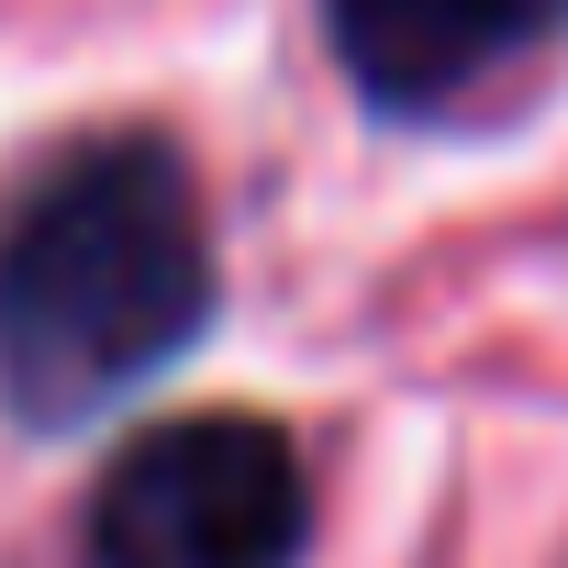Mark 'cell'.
<instances>
[{
    "label": "cell",
    "instance_id": "7a4b0ae2",
    "mask_svg": "<svg viewBox=\"0 0 568 568\" xmlns=\"http://www.w3.org/2000/svg\"><path fill=\"white\" fill-rule=\"evenodd\" d=\"M313 479L267 413H179L145 424L79 524L90 568H302Z\"/></svg>",
    "mask_w": 568,
    "mask_h": 568
},
{
    "label": "cell",
    "instance_id": "6da1fadb",
    "mask_svg": "<svg viewBox=\"0 0 568 568\" xmlns=\"http://www.w3.org/2000/svg\"><path fill=\"white\" fill-rule=\"evenodd\" d=\"M212 324V212L168 134H90L0 212V402L90 424Z\"/></svg>",
    "mask_w": 568,
    "mask_h": 568
},
{
    "label": "cell",
    "instance_id": "3957f363",
    "mask_svg": "<svg viewBox=\"0 0 568 568\" xmlns=\"http://www.w3.org/2000/svg\"><path fill=\"white\" fill-rule=\"evenodd\" d=\"M324 34L379 112H457L568 34V0H324Z\"/></svg>",
    "mask_w": 568,
    "mask_h": 568
}]
</instances>
